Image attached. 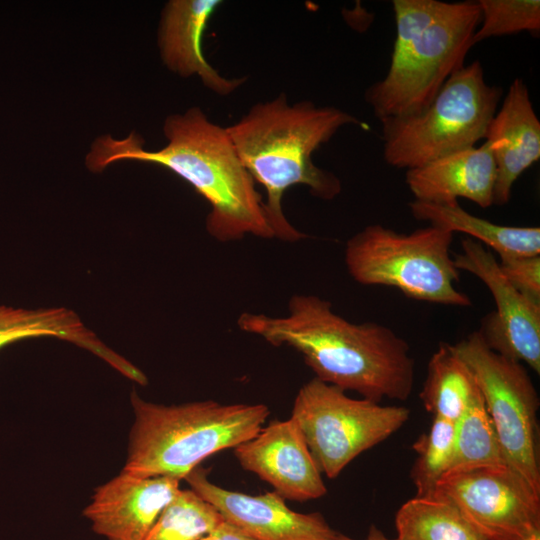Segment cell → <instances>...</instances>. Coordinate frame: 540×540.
Listing matches in <instances>:
<instances>
[{"instance_id":"15","label":"cell","mask_w":540,"mask_h":540,"mask_svg":"<svg viewBox=\"0 0 540 540\" xmlns=\"http://www.w3.org/2000/svg\"><path fill=\"white\" fill-rule=\"evenodd\" d=\"M484 140L491 145L496 165L493 205L503 206L518 177L540 159V121L523 79L510 84Z\"/></svg>"},{"instance_id":"28","label":"cell","mask_w":540,"mask_h":540,"mask_svg":"<svg viewBox=\"0 0 540 540\" xmlns=\"http://www.w3.org/2000/svg\"><path fill=\"white\" fill-rule=\"evenodd\" d=\"M338 540H354L343 534H339ZM365 540H399L397 538H388L378 527L372 525L369 528L367 537Z\"/></svg>"},{"instance_id":"7","label":"cell","mask_w":540,"mask_h":540,"mask_svg":"<svg viewBox=\"0 0 540 540\" xmlns=\"http://www.w3.org/2000/svg\"><path fill=\"white\" fill-rule=\"evenodd\" d=\"M453 236L434 225L398 233L372 224L348 239L344 261L361 285L393 287L414 300L468 307L471 299L456 288L460 271L451 256Z\"/></svg>"},{"instance_id":"13","label":"cell","mask_w":540,"mask_h":540,"mask_svg":"<svg viewBox=\"0 0 540 540\" xmlns=\"http://www.w3.org/2000/svg\"><path fill=\"white\" fill-rule=\"evenodd\" d=\"M233 449L243 469L269 483L284 499L307 501L327 492L322 473L291 418L271 421Z\"/></svg>"},{"instance_id":"20","label":"cell","mask_w":540,"mask_h":540,"mask_svg":"<svg viewBox=\"0 0 540 540\" xmlns=\"http://www.w3.org/2000/svg\"><path fill=\"white\" fill-rule=\"evenodd\" d=\"M479 394L473 374L452 345L440 343L419 394L424 408L433 417L456 422Z\"/></svg>"},{"instance_id":"16","label":"cell","mask_w":540,"mask_h":540,"mask_svg":"<svg viewBox=\"0 0 540 540\" xmlns=\"http://www.w3.org/2000/svg\"><path fill=\"white\" fill-rule=\"evenodd\" d=\"M219 0H172L163 12L158 44L164 64L183 77L198 76L212 92L228 95L243 84L245 78L220 75L204 57L202 36Z\"/></svg>"},{"instance_id":"4","label":"cell","mask_w":540,"mask_h":540,"mask_svg":"<svg viewBox=\"0 0 540 540\" xmlns=\"http://www.w3.org/2000/svg\"><path fill=\"white\" fill-rule=\"evenodd\" d=\"M396 37L386 76L365 92L377 119L420 113L464 66L481 22L478 2L393 0Z\"/></svg>"},{"instance_id":"14","label":"cell","mask_w":540,"mask_h":540,"mask_svg":"<svg viewBox=\"0 0 540 540\" xmlns=\"http://www.w3.org/2000/svg\"><path fill=\"white\" fill-rule=\"evenodd\" d=\"M180 489L176 478L121 471L94 490L83 515L106 540H143Z\"/></svg>"},{"instance_id":"19","label":"cell","mask_w":540,"mask_h":540,"mask_svg":"<svg viewBox=\"0 0 540 540\" xmlns=\"http://www.w3.org/2000/svg\"><path fill=\"white\" fill-rule=\"evenodd\" d=\"M415 219L452 233L460 232L503 256L540 255V228L505 226L472 215L459 203L440 204L414 200L408 204Z\"/></svg>"},{"instance_id":"8","label":"cell","mask_w":540,"mask_h":540,"mask_svg":"<svg viewBox=\"0 0 540 540\" xmlns=\"http://www.w3.org/2000/svg\"><path fill=\"white\" fill-rule=\"evenodd\" d=\"M409 417L407 407L354 399L314 377L296 394L290 418L321 473L334 479L357 456L398 431Z\"/></svg>"},{"instance_id":"11","label":"cell","mask_w":540,"mask_h":540,"mask_svg":"<svg viewBox=\"0 0 540 540\" xmlns=\"http://www.w3.org/2000/svg\"><path fill=\"white\" fill-rule=\"evenodd\" d=\"M460 271L481 280L490 291L496 310L486 315L479 330L493 351L540 373V304L518 292L500 270L498 260L480 242L464 238L454 257Z\"/></svg>"},{"instance_id":"5","label":"cell","mask_w":540,"mask_h":540,"mask_svg":"<svg viewBox=\"0 0 540 540\" xmlns=\"http://www.w3.org/2000/svg\"><path fill=\"white\" fill-rule=\"evenodd\" d=\"M130 401L134 421L121 471L137 477L184 479L207 457L254 437L270 410L265 404H221L213 400L164 405Z\"/></svg>"},{"instance_id":"10","label":"cell","mask_w":540,"mask_h":540,"mask_svg":"<svg viewBox=\"0 0 540 540\" xmlns=\"http://www.w3.org/2000/svg\"><path fill=\"white\" fill-rule=\"evenodd\" d=\"M430 497L454 505L487 540H529L540 532V494L507 465L449 471Z\"/></svg>"},{"instance_id":"27","label":"cell","mask_w":540,"mask_h":540,"mask_svg":"<svg viewBox=\"0 0 540 540\" xmlns=\"http://www.w3.org/2000/svg\"><path fill=\"white\" fill-rule=\"evenodd\" d=\"M199 540H253L225 520Z\"/></svg>"},{"instance_id":"18","label":"cell","mask_w":540,"mask_h":540,"mask_svg":"<svg viewBox=\"0 0 540 540\" xmlns=\"http://www.w3.org/2000/svg\"><path fill=\"white\" fill-rule=\"evenodd\" d=\"M35 337H56L73 343L116 370L125 363L124 357L105 345L69 308L26 309L0 306V349L22 339Z\"/></svg>"},{"instance_id":"12","label":"cell","mask_w":540,"mask_h":540,"mask_svg":"<svg viewBox=\"0 0 540 540\" xmlns=\"http://www.w3.org/2000/svg\"><path fill=\"white\" fill-rule=\"evenodd\" d=\"M184 480L226 522L253 540H338L340 533L320 513L296 512L275 491L253 496L227 490L212 483L207 470L201 467Z\"/></svg>"},{"instance_id":"24","label":"cell","mask_w":540,"mask_h":540,"mask_svg":"<svg viewBox=\"0 0 540 540\" xmlns=\"http://www.w3.org/2000/svg\"><path fill=\"white\" fill-rule=\"evenodd\" d=\"M455 445V422L433 417L432 424L413 444L417 458L411 470L416 497H430L450 469Z\"/></svg>"},{"instance_id":"22","label":"cell","mask_w":540,"mask_h":540,"mask_svg":"<svg viewBox=\"0 0 540 540\" xmlns=\"http://www.w3.org/2000/svg\"><path fill=\"white\" fill-rule=\"evenodd\" d=\"M505 465L504 453L480 392L455 422L454 455L447 472Z\"/></svg>"},{"instance_id":"26","label":"cell","mask_w":540,"mask_h":540,"mask_svg":"<svg viewBox=\"0 0 540 540\" xmlns=\"http://www.w3.org/2000/svg\"><path fill=\"white\" fill-rule=\"evenodd\" d=\"M508 282L522 295L540 304V255L499 257Z\"/></svg>"},{"instance_id":"6","label":"cell","mask_w":540,"mask_h":540,"mask_svg":"<svg viewBox=\"0 0 540 540\" xmlns=\"http://www.w3.org/2000/svg\"><path fill=\"white\" fill-rule=\"evenodd\" d=\"M502 89L489 85L480 61L464 65L420 113L380 120L383 158L392 167H422L485 139Z\"/></svg>"},{"instance_id":"17","label":"cell","mask_w":540,"mask_h":540,"mask_svg":"<svg viewBox=\"0 0 540 540\" xmlns=\"http://www.w3.org/2000/svg\"><path fill=\"white\" fill-rule=\"evenodd\" d=\"M496 165L491 145L462 150L409 169L405 182L415 200L456 204L468 199L481 208L493 205Z\"/></svg>"},{"instance_id":"21","label":"cell","mask_w":540,"mask_h":540,"mask_svg":"<svg viewBox=\"0 0 540 540\" xmlns=\"http://www.w3.org/2000/svg\"><path fill=\"white\" fill-rule=\"evenodd\" d=\"M399 540H487L446 500L414 497L395 516Z\"/></svg>"},{"instance_id":"1","label":"cell","mask_w":540,"mask_h":540,"mask_svg":"<svg viewBox=\"0 0 540 540\" xmlns=\"http://www.w3.org/2000/svg\"><path fill=\"white\" fill-rule=\"evenodd\" d=\"M237 326L273 346L295 349L315 378L345 392L378 403L405 401L412 393L415 361L408 342L383 324L348 321L319 296L293 295L283 316L244 312Z\"/></svg>"},{"instance_id":"25","label":"cell","mask_w":540,"mask_h":540,"mask_svg":"<svg viewBox=\"0 0 540 540\" xmlns=\"http://www.w3.org/2000/svg\"><path fill=\"white\" fill-rule=\"evenodd\" d=\"M481 22L473 36L474 45L490 37L540 31L539 0H479Z\"/></svg>"},{"instance_id":"9","label":"cell","mask_w":540,"mask_h":540,"mask_svg":"<svg viewBox=\"0 0 540 540\" xmlns=\"http://www.w3.org/2000/svg\"><path fill=\"white\" fill-rule=\"evenodd\" d=\"M451 345L476 380L507 465L540 494V401L525 365L490 349L479 331Z\"/></svg>"},{"instance_id":"29","label":"cell","mask_w":540,"mask_h":540,"mask_svg":"<svg viewBox=\"0 0 540 540\" xmlns=\"http://www.w3.org/2000/svg\"><path fill=\"white\" fill-rule=\"evenodd\" d=\"M529 540H540V532L534 534Z\"/></svg>"},{"instance_id":"2","label":"cell","mask_w":540,"mask_h":540,"mask_svg":"<svg viewBox=\"0 0 540 540\" xmlns=\"http://www.w3.org/2000/svg\"><path fill=\"white\" fill-rule=\"evenodd\" d=\"M167 144L147 151L135 132L124 139L104 135L86 156V166L98 173L120 160L163 166L187 181L210 205L206 230L216 240L229 242L247 235L274 238L264 201L243 165L227 128L213 123L199 107L166 118Z\"/></svg>"},{"instance_id":"23","label":"cell","mask_w":540,"mask_h":540,"mask_svg":"<svg viewBox=\"0 0 540 540\" xmlns=\"http://www.w3.org/2000/svg\"><path fill=\"white\" fill-rule=\"evenodd\" d=\"M224 521L191 489H180L143 540H199Z\"/></svg>"},{"instance_id":"3","label":"cell","mask_w":540,"mask_h":540,"mask_svg":"<svg viewBox=\"0 0 540 540\" xmlns=\"http://www.w3.org/2000/svg\"><path fill=\"white\" fill-rule=\"evenodd\" d=\"M346 125H361L353 115L311 101L289 104L284 93L254 105L226 127L233 145L255 183L266 192L264 210L274 238L295 242L306 237L285 217L284 193L305 185L313 196L331 200L342 189L338 177L312 161V155Z\"/></svg>"}]
</instances>
